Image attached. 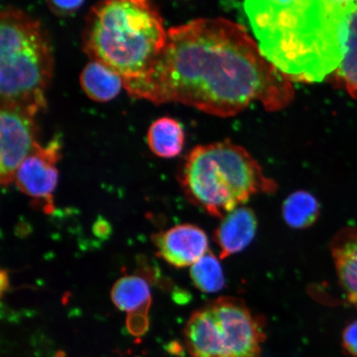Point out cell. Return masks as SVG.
I'll use <instances>...</instances> for the list:
<instances>
[{"instance_id":"cell-11","label":"cell","mask_w":357,"mask_h":357,"mask_svg":"<svg viewBox=\"0 0 357 357\" xmlns=\"http://www.w3.org/2000/svg\"><path fill=\"white\" fill-rule=\"evenodd\" d=\"M185 341L192 357H231L220 325L208 305L190 317Z\"/></svg>"},{"instance_id":"cell-15","label":"cell","mask_w":357,"mask_h":357,"mask_svg":"<svg viewBox=\"0 0 357 357\" xmlns=\"http://www.w3.org/2000/svg\"><path fill=\"white\" fill-rule=\"evenodd\" d=\"M147 144L159 158H176L181 154L185 144V132L181 124L168 117L156 120L147 132Z\"/></svg>"},{"instance_id":"cell-2","label":"cell","mask_w":357,"mask_h":357,"mask_svg":"<svg viewBox=\"0 0 357 357\" xmlns=\"http://www.w3.org/2000/svg\"><path fill=\"white\" fill-rule=\"evenodd\" d=\"M330 0H245L262 54L292 82H321L343 57L348 13Z\"/></svg>"},{"instance_id":"cell-21","label":"cell","mask_w":357,"mask_h":357,"mask_svg":"<svg viewBox=\"0 0 357 357\" xmlns=\"http://www.w3.org/2000/svg\"><path fill=\"white\" fill-rule=\"evenodd\" d=\"M8 287V276L6 271H2L1 272V292L2 294L6 291Z\"/></svg>"},{"instance_id":"cell-9","label":"cell","mask_w":357,"mask_h":357,"mask_svg":"<svg viewBox=\"0 0 357 357\" xmlns=\"http://www.w3.org/2000/svg\"><path fill=\"white\" fill-rule=\"evenodd\" d=\"M160 258L177 268L192 266L208 251L205 231L193 225H181L153 236Z\"/></svg>"},{"instance_id":"cell-5","label":"cell","mask_w":357,"mask_h":357,"mask_svg":"<svg viewBox=\"0 0 357 357\" xmlns=\"http://www.w3.org/2000/svg\"><path fill=\"white\" fill-rule=\"evenodd\" d=\"M53 73L50 41L41 22L17 8L0 17V100L1 106L46 109V92Z\"/></svg>"},{"instance_id":"cell-24","label":"cell","mask_w":357,"mask_h":357,"mask_svg":"<svg viewBox=\"0 0 357 357\" xmlns=\"http://www.w3.org/2000/svg\"><path fill=\"white\" fill-rule=\"evenodd\" d=\"M349 301L352 303V305H354L356 307L357 309V297L350 298Z\"/></svg>"},{"instance_id":"cell-23","label":"cell","mask_w":357,"mask_h":357,"mask_svg":"<svg viewBox=\"0 0 357 357\" xmlns=\"http://www.w3.org/2000/svg\"><path fill=\"white\" fill-rule=\"evenodd\" d=\"M134 3L137 4V6H147V0H130Z\"/></svg>"},{"instance_id":"cell-19","label":"cell","mask_w":357,"mask_h":357,"mask_svg":"<svg viewBox=\"0 0 357 357\" xmlns=\"http://www.w3.org/2000/svg\"><path fill=\"white\" fill-rule=\"evenodd\" d=\"M342 345L348 354L357 357V320L348 325L343 332Z\"/></svg>"},{"instance_id":"cell-16","label":"cell","mask_w":357,"mask_h":357,"mask_svg":"<svg viewBox=\"0 0 357 357\" xmlns=\"http://www.w3.org/2000/svg\"><path fill=\"white\" fill-rule=\"evenodd\" d=\"M334 75L340 86L357 99V3L348 13L343 57Z\"/></svg>"},{"instance_id":"cell-1","label":"cell","mask_w":357,"mask_h":357,"mask_svg":"<svg viewBox=\"0 0 357 357\" xmlns=\"http://www.w3.org/2000/svg\"><path fill=\"white\" fill-rule=\"evenodd\" d=\"M123 87L135 99L180 102L222 118L254 102L280 111L294 97L291 80L267 60L248 31L221 17L169 29L158 59Z\"/></svg>"},{"instance_id":"cell-6","label":"cell","mask_w":357,"mask_h":357,"mask_svg":"<svg viewBox=\"0 0 357 357\" xmlns=\"http://www.w3.org/2000/svg\"><path fill=\"white\" fill-rule=\"evenodd\" d=\"M35 116L28 109L1 106L0 178L3 186L12 184L17 168L38 144Z\"/></svg>"},{"instance_id":"cell-13","label":"cell","mask_w":357,"mask_h":357,"mask_svg":"<svg viewBox=\"0 0 357 357\" xmlns=\"http://www.w3.org/2000/svg\"><path fill=\"white\" fill-rule=\"evenodd\" d=\"M79 82L89 99L97 102L114 100L123 86L121 75L97 61H92L84 67Z\"/></svg>"},{"instance_id":"cell-3","label":"cell","mask_w":357,"mask_h":357,"mask_svg":"<svg viewBox=\"0 0 357 357\" xmlns=\"http://www.w3.org/2000/svg\"><path fill=\"white\" fill-rule=\"evenodd\" d=\"M167 41L160 13L130 0H105L93 7L83 34L86 54L121 75L123 82L149 70Z\"/></svg>"},{"instance_id":"cell-12","label":"cell","mask_w":357,"mask_h":357,"mask_svg":"<svg viewBox=\"0 0 357 357\" xmlns=\"http://www.w3.org/2000/svg\"><path fill=\"white\" fill-rule=\"evenodd\" d=\"M257 218L252 208L240 206L222 218L214 231V242L220 252V259H226L243 251L255 238Z\"/></svg>"},{"instance_id":"cell-4","label":"cell","mask_w":357,"mask_h":357,"mask_svg":"<svg viewBox=\"0 0 357 357\" xmlns=\"http://www.w3.org/2000/svg\"><path fill=\"white\" fill-rule=\"evenodd\" d=\"M178 181L191 204L221 220L253 196L278 190L257 160L229 140L195 147L186 156Z\"/></svg>"},{"instance_id":"cell-25","label":"cell","mask_w":357,"mask_h":357,"mask_svg":"<svg viewBox=\"0 0 357 357\" xmlns=\"http://www.w3.org/2000/svg\"><path fill=\"white\" fill-rule=\"evenodd\" d=\"M275 1H278L279 3H287L289 1V0H275Z\"/></svg>"},{"instance_id":"cell-7","label":"cell","mask_w":357,"mask_h":357,"mask_svg":"<svg viewBox=\"0 0 357 357\" xmlns=\"http://www.w3.org/2000/svg\"><path fill=\"white\" fill-rule=\"evenodd\" d=\"M220 325L231 357H260L261 324L242 301L222 297L208 303Z\"/></svg>"},{"instance_id":"cell-18","label":"cell","mask_w":357,"mask_h":357,"mask_svg":"<svg viewBox=\"0 0 357 357\" xmlns=\"http://www.w3.org/2000/svg\"><path fill=\"white\" fill-rule=\"evenodd\" d=\"M190 278L195 287L204 293L220 291L225 285V276L218 258L211 252L190 267Z\"/></svg>"},{"instance_id":"cell-20","label":"cell","mask_w":357,"mask_h":357,"mask_svg":"<svg viewBox=\"0 0 357 357\" xmlns=\"http://www.w3.org/2000/svg\"><path fill=\"white\" fill-rule=\"evenodd\" d=\"M84 0H48L53 12L59 15H70L82 6Z\"/></svg>"},{"instance_id":"cell-14","label":"cell","mask_w":357,"mask_h":357,"mask_svg":"<svg viewBox=\"0 0 357 357\" xmlns=\"http://www.w3.org/2000/svg\"><path fill=\"white\" fill-rule=\"evenodd\" d=\"M332 255L339 282L348 298L357 297V238L342 231L333 241Z\"/></svg>"},{"instance_id":"cell-10","label":"cell","mask_w":357,"mask_h":357,"mask_svg":"<svg viewBox=\"0 0 357 357\" xmlns=\"http://www.w3.org/2000/svg\"><path fill=\"white\" fill-rule=\"evenodd\" d=\"M112 301L120 310L128 312V329L134 335L144 333L149 326L151 290L144 279L127 275L119 279L111 292Z\"/></svg>"},{"instance_id":"cell-22","label":"cell","mask_w":357,"mask_h":357,"mask_svg":"<svg viewBox=\"0 0 357 357\" xmlns=\"http://www.w3.org/2000/svg\"><path fill=\"white\" fill-rule=\"evenodd\" d=\"M330 1H333L334 3H340V4L357 3V0H330Z\"/></svg>"},{"instance_id":"cell-17","label":"cell","mask_w":357,"mask_h":357,"mask_svg":"<svg viewBox=\"0 0 357 357\" xmlns=\"http://www.w3.org/2000/svg\"><path fill=\"white\" fill-rule=\"evenodd\" d=\"M319 214V201L309 192H294L284 201L283 218L292 229H307L318 220Z\"/></svg>"},{"instance_id":"cell-8","label":"cell","mask_w":357,"mask_h":357,"mask_svg":"<svg viewBox=\"0 0 357 357\" xmlns=\"http://www.w3.org/2000/svg\"><path fill=\"white\" fill-rule=\"evenodd\" d=\"M59 139L49 142L47 146L38 144L17 168L15 182L17 188L29 197L41 200L46 204L45 211L52 209V194L57 185L60 159Z\"/></svg>"}]
</instances>
